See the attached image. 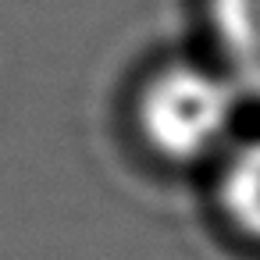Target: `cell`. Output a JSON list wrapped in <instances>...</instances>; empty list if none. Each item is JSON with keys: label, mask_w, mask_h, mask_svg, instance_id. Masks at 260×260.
<instances>
[{"label": "cell", "mask_w": 260, "mask_h": 260, "mask_svg": "<svg viewBox=\"0 0 260 260\" xmlns=\"http://www.w3.org/2000/svg\"><path fill=\"white\" fill-rule=\"evenodd\" d=\"M210 18L232 82L260 96V0H210Z\"/></svg>", "instance_id": "7a4b0ae2"}, {"label": "cell", "mask_w": 260, "mask_h": 260, "mask_svg": "<svg viewBox=\"0 0 260 260\" xmlns=\"http://www.w3.org/2000/svg\"><path fill=\"white\" fill-rule=\"evenodd\" d=\"M239 86L200 64H175L150 79L139 100V125L150 146L171 160L210 153L235 121Z\"/></svg>", "instance_id": "6da1fadb"}, {"label": "cell", "mask_w": 260, "mask_h": 260, "mask_svg": "<svg viewBox=\"0 0 260 260\" xmlns=\"http://www.w3.org/2000/svg\"><path fill=\"white\" fill-rule=\"evenodd\" d=\"M221 207L239 232L260 239V139L246 143L224 168Z\"/></svg>", "instance_id": "3957f363"}]
</instances>
